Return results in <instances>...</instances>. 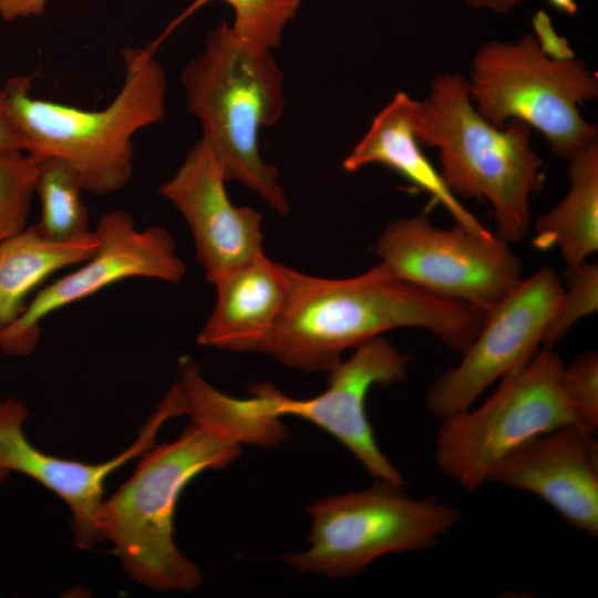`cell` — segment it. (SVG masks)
<instances>
[{
    "label": "cell",
    "instance_id": "obj_7",
    "mask_svg": "<svg viewBox=\"0 0 598 598\" xmlns=\"http://www.w3.org/2000/svg\"><path fill=\"white\" fill-rule=\"evenodd\" d=\"M308 547L280 559L299 573L353 577L377 559L433 547L461 518L435 498H413L403 487L375 481L364 489L331 495L308 509Z\"/></svg>",
    "mask_w": 598,
    "mask_h": 598
},
{
    "label": "cell",
    "instance_id": "obj_14",
    "mask_svg": "<svg viewBox=\"0 0 598 598\" xmlns=\"http://www.w3.org/2000/svg\"><path fill=\"white\" fill-rule=\"evenodd\" d=\"M224 174L202 140L197 141L159 194L184 216L195 241L196 259L215 283L238 266L264 254L261 215L229 199Z\"/></svg>",
    "mask_w": 598,
    "mask_h": 598
},
{
    "label": "cell",
    "instance_id": "obj_17",
    "mask_svg": "<svg viewBox=\"0 0 598 598\" xmlns=\"http://www.w3.org/2000/svg\"><path fill=\"white\" fill-rule=\"evenodd\" d=\"M415 104L416 100L398 92L343 159V169L355 173L368 165L385 166L430 194L448 212L456 225L482 237L494 236L452 193L422 152L412 123Z\"/></svg>",
    "mask_w": 598,
    "mask_h": 598
},
{
    "label": "cell",
    "instance_id": "obj_12",
    "mask_svg": "<svg viewBox=\"0 0 598 598\" xmlns=\"http://www.w3.org/2000/svg\"><path fill=\"white\" fill-rule=\"evenodd\" d=\"M409 363V355L380 336L341 360L329 372L327 388L316 396L291 398L269 382L252 383L248 392L272 415L300 417L326 431L344 445L375 481L404 487L400 471L375 440L365 401L372 386L404 381Z\"/></svg>",
    "mask_w": 598,
    "mask_h": 598
},
{
    "label": "cell",
    "instance_id": "obj_23",
    "mask_svg": "<svg viewBox=\"0 0 598 598\" xmlns=\"http://www.w3.org/2000/svg\"><path fill=\"white\" fill-rule=\"evenodd\" d=\"M567 288L550 317L543 339V348H553L579 320L598 309V265L588 260L566 266Z\"/></svg>",
    "mask_w": 598,
    "mask_h": 598
},
{
    "label": "cell",
    "instance_id": "obj_18",
    "mask_svg": "<svg viewBox=\"0 0 598 598\" xmlns=\"http://www.w3.org/2000/svg\"><path fill=\"white\" fill-rule=\"evenodd\" d=\"M566 196L535 225L533 245L557 247L566 266L588 260L598 249V140L569 158Z\"/></svg>",
    "mask_w": 598,
    "mask_h": 598
},
{
    "label": "cell",
    "instance_id": "obj_8",
    "mask_svg": "<svg viewBox=\"0 0 598 598\" xmlns=\"http://www.w3.org/2000/svg\"><path fill=\"white\" fill-rule=\"evenodd\" d=\"M564 367L553 348H542L526 365L501 379L480 406L441 419L434 441L437 468L474 492L512 451L575 423L563 385Z\"/></svg>",
    "mask_w": 598,
    "mask_h": 598
},
{
    "label": "cell",
    "instance_id": "obj_26",
    "mask_svg": "<svg viewBox=\"0 0 598 598\" xmlns=\"http://www.w3.org/2000/svg\"><path fill=\"white\" fill-rule=\"evenodd\" d=\"M48 0H0V17L4 21L41 16Z\"/></svg>",
    "mask_w": 598,
    "mask_h": 598
},
{
    "label": "cell",
    "instance_id": "obj_5",
    "mask_svg": "<svg viewBox=\"0 0 598 598\" xmlns=\"http://www.w3.org/2000/svg\"><path fill=\"white\" fill-rule=\"evenodd\" d=\"M413 131L420 145L435 147L447 187L464 198L487 199L497 237L523 240L530 227L532 195L543 182V161L530 145V127L509 120L497 127L475 109L467 80L443 73L416 101Z\"/></svg>",
    "mask_w": 598,
    "mask_h": 598
},
{
    "label": "cell",
    "instance_id": "obj_2",
    "mask_svg": "<svg viewBox=\"0 0 598 598\" xmlns=\"http://www.w3.org/2000/svg\"><path fill=\"white\" fill-rule=\"evenodd\" d=\"M282 313L260 353L305 372H330L344 351L398 328H421L461 354L486 312L430 293L391 275L379 262L342 279L289 268Z\"/></svg>",
    "mask_w": 598,
    "mask_h": 598
},
{
    "label": "cell",
    "instance_id": "obj_27",
    "mask_svg": "<svg viewBox=\"0 0 598 598\" xmlns=\"http://www.w3.org/2000/svg\"><path fill=\"white\" fill-rule=\"evenodd\" d=\"M23 152L21 138L7 112L0 87V156Z\"/></svg>",
    "mask_w": 598,
    "mask_h": 598
},
{
    "label": "cell",
    "instance_id": "obj_15",
    "mask_svg": "<svg viewBox=\"0 0 598 598\" xmlns=\"http://www.w3.org/2000/svg\"><path fill=\"white\" fill-rule=\"evenodd\" d=\"M596 432L570 423L539 435L502 458L488 483L528 492L571 527L598 536Z\"/></svg>",
    "mask_w": 598,
    "mask_h": 598
},
{
    "label": "cell",
    "instance_id": "obj_24",
    "mask_svg": "<svg viewBox=\"0 0 598 598\" xmlns=\"http://www.w3.org/2000/svg\"><path fill=\"white\" fill-rule=\"evenodd\" d=\"M564 391L575 423L596 432L598 429V353L578 354L563 372Z\"/></svg>",
    "mask_w": 598,
    "mask_h": 598
},
{
    "label": "cell",
    "instance_id": "obj_20",
    "mask_svg": "<svg viewBox=\"0 0 598 598\" xmlns=\"http://www.w3.org/2000/svg\"><path fill=\"white\" fill-rule=\"evenodd\" d=\"M84 189L75 167L61 157L38 161L34 192L41 204V216L33 228L42 237L58 243L90 236L87 209L82 202Z\"/></svg>",
    "mask_w": 598,
    "mask_h": 598
},
{
    "label": "cell",
    "instance_id": "obj_21",
    "mask_svg": "<svg viewBox=\"0 0 598 598\" xmlns=\"http://www.w3.org/2000/svg\"><path fill=\"white\" fill-rule=\"evenodd\" d=\"M215 0H193L163 33L150 44L155 50L176 28ZM233 8V30L250 44L272 50L279 47L286 25L296 17L302 0H220Z\"/></svg>",
    "mask_w": 598,
    "mask_h": 598
},
{
    "label": "cell",
    "instance_id": "obj_6",
    "mask_svg": "<svg viewBox=\"0 0 598 598\" xmlns=\"http://www.w3.org/2000/svg\"><path fill=\"white\" fill-rule=\"evenodd\" d=\"M467 85L476 111L491 124L503 127L509 120L520 121L540 132L560 158L569 159L597 141V127L579 110L598 96L597 74L576 58H548L533 34L482 45Z\"/></svg>",
    "mask_w": 598,
    "mask_h": 598
},
{
    "label": "cell",
    "instance_id": "obj_19",
    "mask_svg": "<svg viewBox=\"0 0 598 598\" xmlns=\"http://www.w3.org/2000/svg\"><path fill=\"white\" fill-rule=\"evenodd\" d=\"M95 230L82 239L58 243L25 227L0 244V331L24 310L25 298L55 271L87 260L96 250Z\"/></svg>",
    "mask_w": 598,
    "mask_h": 598
},
{
    "label": "cell",
    "instance_id": "obj_9",
    "mask_svg": "<svg viewBox=\"0 0 598 598\" xmlns=\"http://www.w3.org/2000/svg\"><path fill=\"white\" fill-rule=\"evenodd\" d=\"M374 250L391 275L487 312L523 279V264L497 236L434 226L426 214L391 221Z\"/></svg>",
    "mask_w": 598,
    "mask_h": 598
},
{
    "label": "cell",
    "instance_id": "obj_13",
    "mask_svg": "<svg viewBox=\"0 0 598 598\" xmlns=\"http://www.w3.org/2000/svg\"><path fill=\"white\" fill-rule=\"evenodd\" d=\"M28 416L22 401L13 398L0 400V484L14 471L53 492L71 511L75 545L81 549H92L102 542L96 519L104 501L105 481L117 468L155 445L162 426L177 414L173 401L165 395L135 441L116 456L97 464L60 458L34 447L23 431Z\"/></svg>",
    "mask_w": 598,
    "mask_h": 598
},
{
    "label": "cell",
    "instance_id": "obj_4",
    "mask_svg": "<svg viewBox=\"0 0 598 598\" xmlns=\"http://www.w3.org/2000/svg\"><path fill=\"white\" fill-rule=\"evenodd\" d=\"M188 110L200 122L202 141L225 179L256 193L279 215L289 202L278 172L259 152V131L283 112V75L271 50L257 48L221 22L200 53L183 69Z\"/></svg>",
    "mask_w": 598,
    "mask_h": 598
},
{
    "label": "cell",
    "instance_id": "obj_10",
    "mask_svg": "<svg viewBox=\"0 0 598 598\" xmlns=\"http://www.w3.org/2000/svg\"><path fill=\"white\" fill-rule=\"evenodd\" d=\"M563 290L558 275L547 267L522 279L486 312L461 362L433 383L426 396L429 411L441 420L471 408L487 388L526 365L543 348Z\"/></svg>",
    "mask_w": 598,
    "mask_h": 598
},
{
    "label": "cell",
    "instance_id": "obj_11",
    "mask_svg": "<svg viewBox=\"0 0 598 598\" xmlns=\"http://www.w3.org/2000/svg\"><path fill=\"white\" fill-rule=\"evenodd\" d=\"M94 230L99 237L95 252L75 271L41 289L22 313L0 331V351L4 355L29 354L39 342L44 318L115 282L142 277L177 283L186 275V265L165 228L138 230L132 215L117 209L104 214Z\"/></svg>",
    "mask_w": 598,
    "mask_h": 598
},
{
    "label": "cell",
    "instance_id": "obj_25",
    "mask_svg": "<svg viewBox=\"0 0 598 598\" xmlns=\"http://www.w3.org/2000/svg\"><path fill=\"white\" fill-rule=\"evenodd\" d=\"M532 25L534 38L545 55L558 61L575 59V52L568 40L557 33L546 11L538 10L532 18Z\"/></svg>",
    "mask_w": 598,
    "mask_h": 598
},
{
    "label": "cell",
    "instance_id": "obj_1",
    "mask_svg": "<svg viewBox=\"0 0 598 598\" xmlns=\"http://www.w3.org/2000/svg\"><path fill=\"white\" fill-rule=\"evenodd\" d=\"M174 441L141 455L132 476L109 498L96 519L125 573L151 589L189 592L202 584L198 566L177 547L175 508L186 485L207 470H221L241 445L261 446L264 423L237 406L217 405L193 415Z\"/></svg>",
    "mask_w": 598,
    "mask_h": 598
},
{
    "label": "cell",
    "instance_id": "obj_29",
    "mask_svg": "<svg viewBox=\"0 0 598 598\" xmlns=\"http://www.w3.org/2000/svg\"><path fill=\"white\" fill-rule=\"evenodd\" d=\"M554 8L569 16L578 12V6L575 0H547Z\"/></svg>",
    "mask_w": 598,
    "mask_h": 598
},
{
    "label": "cell",
    "instance_id": "obj_22",
    "mask_svg": "<svg viewBox=\"0 0 598 598\" xmlns=\"http://www.w3.org/2000/svg\"><path fill=\"white\" fill-rule=\"evenodd\" d=\"M37 173L38 159L24 152L0 156V244L25 229Z\"/></svg>",
    "mask_w": 598,
    "mask_h": 598
},
{
    "label": "cell",
    "instance_id": "obj_28",
    "mask_svg": "<svg viewBox=\"0 0 598 598\" xmlns=\"http://www.w3.org/2000/svg\"><path fill=\"white\" fill-rule=\"evenodd\" d=\"M470 7L488 9L497 13H507L513 10L520 0H463Z\"/></svg>",
    "mask_w": 598,
    "mask_h": 598
},
{
    "label": "cell",
    "instance_id": "obj_3",
    "mask_svg": "<svg viewBox=\"0 0 598 598\" xmlns=\"http://www.w3.org/2000/svg\"><path fill=\"white\" fill-rule=\"evenodd\" d=\"M155 49L122 50L124 82L102 110H85L31 95V79L17 75L2 87L7 112L23 152L61 157L79 172L84 190L107 194L132 176L133 136L161 122L166 112V75Z\"/></svg>",
    "mask_w": 598,
    "mask_h": 598
},
{
    "label": "cell",
    "instance_id": "obj_16",
    "mask_svg": "<svg viewBox=\"0 0 598 598\" xmlns=\"http://www.w3.org/2000/svg\"><path fill=\"white\" fill-rule=\"evenodd\" d=\"M288 271L289 267L261 254L220 277L214 283L216 303L198 333V343L260 353L285 308Z\"/></svg>",
    "mask_w": 598,
    "mask_h": 598
}]
</instances>
